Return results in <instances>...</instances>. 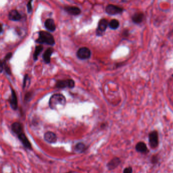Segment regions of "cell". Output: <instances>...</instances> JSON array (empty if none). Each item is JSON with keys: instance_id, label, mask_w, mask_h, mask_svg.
<instances>
[{"instance_id": "cell-1", "label": "cell", "mask_w": 173, "mask_h": 173, "mask_svg": "<svg viewBox=\"0 0 173 173\" xmlns=\"http://www.w3.org/2000/svg\"><path fill=\"white\" fill-rule=\"evenodd\" d=\"M11 129L13 133L16 134L17 138L22 144L24 147L29 150H32L31 143L26 134L24 133L22 124L19 122H15L11 125Z\"/></svg>"}, {"instance_id": "cell-2", "label": "cell", "mask_w": 173, "mask_h": 173, "mask_svg": "<svg viewBox=\"0 0 173 173\" xmlns=\"http://www.w3.org/2000/svg\"><path fill=\"white\" fill-rule=\"evenodd\" d=\"M66 103V99L63 94H54L51 97L49 102V106L51 109H56L59 105L64 106Z\"/></svg>"}, {"instance_id": "cell-3", "label": "cell", "mask_w": 173, "mask_h": 173, "mask_svg": "<svg viewBox=\"0 0 173 173\" xmlns=\"http://www.w3.org/2000/svg\"><path fill=\"white\" fill-rule=\"evenodd\" d=\"M39 44H46L50 45H54L55 40L51 34L46 31H40L39 33V37L36 41Z\"/></svg>"}, {"instance_id": "cell-4", "label": "cell", "mask_w": 173, "mask_h": 173, "mask_svg": "<svg viewBox=\"0 0 173 173\" xmlns=\"http://www.w3.org/2000/svg\"><path fill=\"white\" fill-rule=\"evenodd\" d=\"M159 143L158 133L157 131H153L149 133V145L152 149L157 147Z\"/></svg>"}, {"instance_id": "cell-5", "label": "cell", "mask_w": 173, "mask_h": 173, "mask_svg": "<svg viewBox=\"0 0 173 173\" xmlns=\"http://www.w3.org/2000/svg\"><path fill=\"white\" fill-rule=\"evenodd\" d=\"M105 10L108 14L114 15L121 14L123 12L124 10L122 8L120 7L117 6L109 4L106 6Z\"/></svg>"}, {"instance_id": "cell-6", "label": "cell", "mask_w": 173, "mask_h": 173, "mask_svg": "<svg viewBox=\"0 0 173 173\" xmlns=\"http://www.w3.org/2000/svg\"><path fill=\"white\" fill-rule=\"evenodd\" d=\"M75 86V82L72 79H67L65 80H59L57 81L56 86L59 89H64L65 87H69L70 89L73 88Z\"/></svg>"}, {"instance_id": "cell-7", "label": "cell", "mask_w": 173, "mask_h": 173, "mask_svg": "<svg viewBox=\"0 0 173 173\" xmlns=\"http://www.w3.org/2000/svg\"><path fill=\"white\" fill-rule=\"evenodd\" d=\"M91 55L90 49L87 47H84L79 49L77 52V57L81 59H89Z\"/></svg>"}, {"instance_id": "cell-8", "label": "cell", "mask_w": 173, "mask_h": 173, "mask_svg": "<svg viewBox=\"0 0 173 173\" xmlns=\"http://www.w3.org/2000/svg\"><path fill=\"white\" fill-rule=\"evenodd\" d=\"M109 26V23L106 19H103L99 20L98 24V27L97 30V34L98 36H102L107 29Z\"/></svg>"}, {"instance_id": "cell-9", "label": "cell", "mask_w": 173, "mask_h": 173, "mask_svg": "<svg viewBox=\"0 0 173 173\" xmlns=\"http://www.w3.org/2000/svg\"><path fill=\"white\" fill-rule=\"evenodd\" d=\"M44 138L46 142L50 144L55 143L57 141L56 135L52 132H47L45 133Z\"/></svg>"}, {"instance_id": "cell-10", "label": "cell", "mask_w": 173, "mask_h": 173, "mask_svg": "<svg viewBox=\"0 0 173 173\" xmlns=\"http://www.w3.org/2000/svg\"><path fill=\"white\" fill-rule=\"evenodd\" d=\"M144 14L143 12H136L132 17V20L135 24H140L143 21Z\"/></svg>"}, {"instance_id": "cell-11", "label": "cell", "mask_w": 173, "mask_h": 173, "mask_svg": "<svg viewBox=\"0 0 173 173\" xmlns=\"http://www.w3.org/2000/svg\"><path fill=\"white\" fill-rule=\"evenodd\" d=\"M9 102L12 109H13L14 110H17L18 107L17 99L15 92L12 89H11V96L9 99Z\"/></svg>"}, {"instance_id": "cell-12", "label": "cell", "mask_w": 173, "mask_h": 173, "mask_svg": "<svg viewBox=\"0 0 173 173\" xmlns=\"http://www.w3.org/2000/svg\"><path fill=\"white\" fill-rule=\"evenodd\" d=\"M121 162V160L119 158L115 157L109 162L107 164V167L109 170H113L116 169Z\"/></svg>"}, {"instance_id": "cell-13", "label": "cell", "mask_w": 173, "mask_h": 173, "mask_svg": "<svg viewBox=\"0 0 173 173\" xmlns=\"http://www.w3.org/2000/svg\"><path fill=\"white\" fill-rule=\"evenodd\" d=\"M65 10L71 15H78L81 13V10L75 6H66L64 7Z\"/></svg>"}, {"instance_id": "cell-14", "label": "cell", "mask_w": 173, "mask_h": 173, "mask_svg": "<svg viewBox=\"0 0 173 173\" xmlns=\"http://www.w3.org/2000/svg\"><path fill=\"white\" fill-rule=\"evenodd\" d=\"M8 17L10 20L13 21H19L21 19V16L19 11L16 10H12L10 11L8 15Z\"/></svg>"}, {"instance_id": "cell-15", "label": "cell", "mask_w": 173, "mask_h": 173, "mask_svg": "<svg viewBox=\"0 0 173 173\" xmlns=\"http://www.w3.org/2000/svg\"><path fill=\"white\" fill-rule=\"evenodd\" d=\"M136 150L137 152L144 154L147 153L148 151L146 144L143 142H139L136 145Z\"/></svg>"}, {"instance_id": "cell-16", "label": "cell", "mask_w": 173, "mask_h": 173, "mask_svg": "<svg viewBox=\"0 0 173 173\" xmlns=\"http://www.w3.org/2000/svg\"><path fill=\"white\" fill-rule=\"evenodd\" d=\"M45 26L47 30L50 31H54L56 29V26L54 19H48L45 22Z\"/></svg>"}, {"instance_id": "cell-17", "label": "cell", "mask_w": 173, "mask_h": 173, "mask_svg": "<svg viewBox=\"0 0 173 173\" xmlns=\"http://www.w3.org/2000/svg\"><path fill=\"white\" fill-rule=\"evenodd\" d=\"M53 52H54V49L52 48H47V49L46 50L44 54H43V59L44 61L46 64H49L50 62L51 56Z\"/></svg>"}, {"instance_id": "cell-18", "label": "cell", "mask_w": 173, "mask_h": 173, "mask_svg": "<svg viewBox=\"0 0 173 173\" xmlns=\"http://www.w3.org/2000/svg\"><path fill=\"white\" fill-rule=\"evenodd\" d=\"M86 146L83 143H78L75 146V150L78 153H82L86 149Z\"/></svg>"}, {"instance_id": "cell-19", "label": "cell", "mask_w": 173, "mask_h": 173, "mask_svg": "<svg viewBox=\"0 0 173 173\" xmlns=\"http://www.w3.org/2000/svg\"><path fill=\"white\" fill-rule=\"evenodd\" d=\"M119 22L116 19H113L111 20L109 23V26L112 30H116L119 26Z\"/></svg>"}, {"instance_id": "cell-20", "label": "cell", "mask_w": 173, "mask_h": 173, "mask_svg": "<svg viewBox=\"0 0 173 173\" xmlns=\"http://www.w3.org/2000/svg\"><path fill=\"white\" fill-rule=\"evenodd\" d=\"M43 49V47L41 45H38V46L36 47L35 52H34V54H33L34 59L35 61H36L38 59V56H39L40 54L42 51Z\"/></svg>"}, {"instance_id": "cell-21", "label": "cell", "mask_w": 173, "mask_h": 173, "mask_svg": "<svg viewBox=\"0 0 173 173\" xmlns=\"http://www.w3.org/2000/svg\"><path fill=\"white\" fill-rule=\"evenodd\" d=\"M133 173V168L131 167H129L125 168L124 170V173Z\"/></svg>"}, {"instance_id": "cell-22", "label": "cell", "mask_w": 173, "mask_h": 173, "mask_svg": "<svg viewBox=\"0 0 173 173\" xmlns=\"http://www.w3.org/2000/svg\"><path fill=\"white\" fill-rule=\"evenodd\" d=\"M31 2H32V1H30L28 2V4H27L28 13H30L32 11V6H31Z\"/></svg>"}, {"instance_id": "cell-23", "label": "cell", "mask_w": 173, "mask_h": 173, "mask_svg": "<svg viewBox=\"0 0 173 173\" xmlns=\"http://www.w3.org/2000/svg\"><path fill=\"white\" fill-rule=\"evenodd\" d=\"M151 162L152 164H156L158 162V159L157 156H153L151 158Z\"/></svg>"}, {"instance_id": "cell-24", "label": "cell", "mask_w": 173, "mask_h": 173, "mask_svg": "<svg viewBox=\"0 0 173 173\" xmlns=\"http://www.w3.org/2000/svg\"><path fill=\"white\" fill-rule=\"evenodd\" d=\"M122 35H123V36L124 37H128L129 35V30L125 29V30H124V31H123V33H122Z\"/></svg>"}, {"instance_id": "cell-25", "label": "cell", "mask_w": 173, "mask_h": 173, "mask_svg": "<svg viewBox=\"0 0 173 173\" xmlns=\"http://www.w3.org/2000/svg\"><path fill=\"white\" fill-rule=\"evenodd\" d=\"M27 76H28V75H26L25 77H24V84H23V86H24V87H25V86H26V79H27Z\"/></svg>"}, {"instance_id": "cell-26", "label": "cell", "mask_w": 173, "mask_h": 173, "mask_svg": "<svg viewBox=\"0 0 173 173\" xmlns=\"http://www.w3.org/2000/svg\"><path fill=\"white\" fill-rule=\"evenodd\" d=\"M66 173H73V172H67Z\"/></svg>"}, {"instance_id": "cell-27", "label": "cell", "mask_w": 173, "mask_h": 173, "mask_svg": "<svg viewBox=\"0 0 173 173\" xmlns=\"http://www.w3.org/2000/svg\"><path fill=\"white\" fill-rule=\"evenodd\" d=\"M172 77H173V75H172Z\"/></svg>"}]
</instances>
